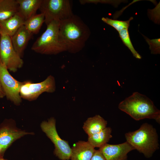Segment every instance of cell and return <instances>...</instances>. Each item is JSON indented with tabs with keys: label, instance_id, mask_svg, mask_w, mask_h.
Returning <instances> with one entry per match:
<instances>
[{
	"label": "cell",
	"instance_id": "1",
	"mask_svg": "<svg viewBox=\"0 0 160 160\" xmlns=\"http://www.w3.org/2000/svg\"><path fill=\"white\" fill-rule=\"evenodd\" d=\"M59 33L66 51L76 53L85 47L90 36V31L81 18L73 14L60 22Z\"/></svg>",
	"mask_w": 160,
	"mask_h": 160
},
{
	"label": "cell",
	"instance_id": "2",
	"mask_svg": "<svg viewBox=\"0 0 160 160\" xmlns=\"http://www.w3.org/2000/svg\"><path fill=\"white\" fill-rule=\"evenodd\" d=\"M118 108L137 121L153 119L160 122V111L145 95L134 92L119 104Z\"/></svg>",
	"mask_w": 160,
	"mask_h": 160
},
{
	"label": "cell",
	"instance_id": "3",
	"mask_svg": "<svg viewBox=\"0 0 160 160\" xmlns=\"http://www.w3.org/2000/svg\"><path fill=\"white\" fill-rule=\"evenodd\" d=\"M126 141L147 158L159 148L156 130L152 125L143 124L137 130L125 134Z\"/></svg>",
	"mask_w": 160,
	"mask_h": 160
},
{
	"label": "cell",
	"instance_id": "4",
	"mask_svg": "<svg viewBox=\"0 0 160 160\" xmlns=\"http://www.w3.org/2000/svg\"><path fill=\"white\" fill-rule=\"evenodd\" d=\"M60 21H53L47 25L45 31L33 44L34 52L44 55H56L66 51L59 36Z\"/></svg>",
	"mask_w": 160,
	"mask_h": 160
},
{
	"label": "cell",
	"instance_id": "5",
	"mask_svg": "<svg viewBox=\"0 0 160 160\" xmlns=\"http://www.w3.org/2000/svg\"><path fill=\"white\" fill-rule=\"evenodd\" d=\"M39 9L44 15L47 25L53 21L61 22L73 15L69 0H42Z\"/></svg>",
	"mask_w": 160,
	"mask_h": 160
},
{
	"label": "cell",
	"instance_id": "6",
	"mask_svg": "<svg viewBox=\"0 0 160 160\" xmlns=\"http://www.w3.org/2000/svg\"><path fill=\"white\" fill-rule=\"evenodd\" d=\"M40 126L42 131L54 145V154L62 160L69 159L71 154V148L68 142L62 139L58 134L55 118L51 117L47 121H43Z\"/></svg>",
	"mask_w": 160,
	"mask_h": 160
},
{
	"label": "cell",
	"instance_id": "7",
	"mask_svg": "<svg viewBox=\"0 0 160 160\" xmlns=\"http://www.w3.org/2000/svg\"><path fill=\"white\" fill-rule=\"evenodd\" d=\"M0 63L13 72L21 68L24 63L12 46L11 37L3 33L0 36Z\"/></svg>",
	"mask_w": 160,
	"mask_h": 160
},
{
	"label": "cell",
	"instance_id": "8",
	"mask_svg": "<svg viewBox=\"0 0 160 160\" xmlns=\"http://www.w3.org/2000/svg\"><path fill=\"white\" fill-rule=\"evenodd\" d=\"M55 89V78L50 75L39 83H33L30 81L23 82L20 93L21 98L31 101L36 100L43 92H53Z\"/></svg>",
	"mask_w": 160,
	"mask_h": 160
},
{
	"label": "cell",
	"instance_id": "9",
	"mask_svg": "<svg viewBox=\"0 0 160 160\" xmlns=\"http://www.w3.org/2000/svg\"><path fill=\"white\" fill-rule=\"evenodd\" d=\"M33 132H26L17 128L12 119H6L0 125V157L3 158L7 148L16 140Z\"/></svg>",
	"mask_w": 160,
	"mask_h": 160
},
{
	"label": "cell",
	"instance_id": "10",
	"mask_svg": "<svg viewBox=\"0 0 160 160\" xmlns=\"http://www.w3.org/2000/svg\"><path fill=\"white\" fill-rule=\"evenodd\" d=\"M0 81L7 98L16 105L22 101L20 90L23 82L15 79L9 73L5 65L0 63Z\"/></svg>",
	"mask_w": 160,
	"mask_h": 160
},
{
	"label": "cell",
	"instance_id": "11",
	"mask_svg": "<svg viewBox=\"0 0 160 160\" xmlns=\"http://www.w3.org/2000/svg\"><path fill=\"white\" fill-rule=\"evenodd\" d=\"M134 148L127 141L116 145L105 144L99 150L106 160H127V154Z\"/></svg>",
	"mask_w": 160,
	"mask_h": 160
},
{
	"label": "cell",
	"instance_id": "12",
	"mask_svg": "<svg viewBox=\"0 0 160 160\" xmlns=\"http://www.w3.org/2000/svg\"><path fill=\"white\" fill-rule=\"evenodd\" d=\"M33 35L23 25L11 37L14 49L21 58L26 46Z\"/></svg>",
	"mask_w": 160,
	"mask_h": 160
},
{
	"label": "cell",
	"instance_id": "13",
	"mask_svg": "<svg viewBox=\"0 0 160 160\" xmlns=\"http://www.w3.org/2000/svg\"><path fill=\"white\" fill-rule=\"evenodd\" d=\"M71 160H90L95 149L88 141H79L71 148Z\"/></svg>",
	"mask_w": 160,
	"mask_h": 160
},
{
	"label": "cell",
	"instance_id": "14",
	"mask_svg": "<svg viewBox=\"0 0 160 160\" xmlns=\"http://www.w3.org/2000/svg\"><path fill=\"white\" fill-rule=\"evenodd\" d=\"M18 4L17 13L25 20L36 15L42 0H17Z\"/></svg>",
	"mask_w": 160,
	"mask_h": 160
},
{
	"label": "cell",
	"instance_id": "15",
	"mask_svg": "<svg viewBox=\"0 0 160 160\" xmlns=\"http://www.w3.org/2000/svg\"><path fill=\"white\" fill-rule=\"evenodd\" d=\"M25 21L24 19L17 13L11 17L0 22L1 33L11 37L24 25Z\"/></svg>",
	"mask_w": 160,
	"mask_h": 160
},
{
	"label": "cell",
	"instance_id": "16",
	"mask_svg": "<svg viewBox=\"0 0 160 160\" xmlns=\"http://www.w3.org/2000/svg\"><path fill=\"white\" fill-rule=\"evenodd\" d=\"M107 122L100 115L89 118L84 123L83 128L88 136L97 133L106 127Z\"/></svg>",
	"mask_w": 160,
	"mask_h": 160
},
{
	"label": "cell",
	"instance_id": "17",
	"mask_svg": "<svg viewBox=\"0 0 160 160\" xmlns=\"http://www.w3.org/2000/svg\"><path fill=\"white\" fill-rule=\"evenodd\" d=\"M18 7L17 0H0V22L17 13Z\"/></svg>",
	"mask_w": 160,
	"mask_h": 160
},
{
	"label": "cell",
	"instance_id": "18",
	"mask_svg": "<svg viewBox=\"0 0 160 160\" xmlns=\"http://www.w3.org/2000/svg\"><path fill=\"white\" fill-rule=\"evenodd\" d=\"M112 129L110 127H105L100 131L89 136L88 142L94 148H100L107 143L112 138Z\"/></svg>",
	"mask_w": 160,
	"mask_h": 160
},
{
	"label": "cell",
	"instance_id": "19",
	"mask_svg": "<svg viewBox=\"0 0 160 160\" xmlns=\"http://www.w3.org/2000/svg\"><path fill=\"white\" fill-rule=\"evenodd\" d=\"M44 22V15L40 13L25 20L23 25L28 31L33 35L39 33Z\"/></svg>",
	"mask_w": 160,
	"mask_h": 160
},
{
	"label": "cell",
	"instance_id": "20",
	"mask_svg": "<svg viewBox=\"0 0 160 160\" xmlns=\"http://www.w3.org/2000/svg\"><path fill=\"white\" fill-rule=\"evenodd\" d=\"M133 19L131 17L126 21L113 20L108 17H103L102 20L104 23L112 26L118 32L124 29H128L130 21Z\"/></svg>",
	"mask_w": 160,
	"mask_h": 160
},
{
	"label": "cell",
	"instance_id": "21",
	"mask_svg": "<svg viewBox=\"0 0 160 160\" xmlns=\"http://www.w3.org/2000/svg\"><path fill=\"white\" fill-rule=\"evenodd\" d=\"M128 29H123L119 32L120 37L123 43L130 50L133 56L137 58L140 59L141 56L135 49L130 40Z\"/></svg>",
	"mask_w": 160,
	"mask_h": 160
},
{
	"label": "cell",
	"instance_id": "22",
	"mask_svg": "<svg viewBox=\"0 0 160 160\" xmlns=\"http://www.w3.org/2000/svg\"><path fill=\"white\" fill-rule=\"evenodd\" d=\"M146 40L149 45L152 54L160 53V39L150 40L146 38Z\"/></svg>",
	"mask_w": 160,
	"mask_h": 160
},
{
	"label": "cell",
	"instance_id": "23",
	"mask_svg": "<svg viewBox=\"0 0 160 160\" xmlns=\"http://www.w3.org/2000/svg\"><path fill=\"white\" fill-rule=\"evenodd\" d=\"M90 160H106L103 154L99 150H95Z\"/></svg>",
	"mask_w": 160,
	"mask_h": 160
},
{
	"label": "cell",
	"instance_id": "24",
	"mask_svg": "<svg viewBox=\"0 0 160 160\" xmlns=\"http://www.w3.org/2000/svg\"><path fill=\"white\" fill-rule=\"evenodd\" d=\"M5 96V94L2 87L0 81V98H3Z\"/></svg>",
	"mask_w": 160,
	"mask_h": 160
},
{
	"label": "cell",
	"instance_id": "25",
	"mask_svg": "<svg viewBox=\"0 0 160 160\" xmlns=\"http://www.w3.org/2000/svg\"><path fill=\"white\" fill-rule=\"evenodd\" d=\"M8 160L7 159H4L3 158H1V160Z\"/></svg>",
	"mask_w": 160,
	"mask_h": 160
},
{
	"label": "cell",
	"instance_id": "26",
	"mask_svg": "<svg viewBox=\"0 0 160 160\" xmlns=\"http://www.w3.org/2000/svg\"><path fill=\"white\" fill-rule=\"evenodd\" d=\"M1 28L0 27V36L1 34Z\"/></svg>",
	"mask_w": 160,
	"mask_h": 160
},
{
	"label": "cell",
	"instance_id": "27",
	"mask_svg": "<svg viewBox=\"0 0 160 160\" xmlns=\"http://www.w3.org/2000/svg\"><path fill=\"white\" fill-rule=\"evenodd\" d=\"M1 160V158L0 157V160Z\"/></svg>",
	"mask_w": 160,
	"mask_h": 160
}]
</instances>
